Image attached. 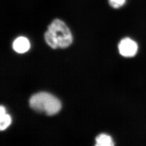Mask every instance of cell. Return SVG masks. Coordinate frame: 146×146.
<instances>
[{"label":"cell","instance_id":"cell-1","mask_svg":"<svg viewBox=\"0 0 146 146\" xmlns=\"http://www.w3.org/2000/svg\"><path fill=\"white\" fill-rule=\"evenodd\" d=\"M46 43L52 48H66L72 44L73 36L65 22L55 19L49 25L44 35Z\"/></svg>","mask_w":146,"mask_h":146},{"label":"cell","instance_id":"cell-2","mask_svg":"<svg viewBox=\"0 0 146 146\" xmlns=\"http://www.w3.org/2000/svg\"><path fill=\"white\" fill-rule=\"evenodd\" d=\"M29 105L34 110L47 115L56 114L61 110V103L59 99L48 93L35 94L29 100Z\"/></svg>","mask_w":146,"mask_h":146},{"label":"cell","instance_id":"cell-3","mask_svg":"<svg viewBox=\"0 0 146 146\" xmlns=\"http://www.w3.org/2000/svg\"><path fill=\"white\" fill-rule=\"evenodd\" d=\"M120 54L125 57H132L136 55L138 49V44L131 39L126 37L121 40L118 44Z\"/></svg>","mask_w":146,"mask_h":146},{"label":"cell","instance_id":"cell-4","mask_svg":"<svg viewBox=\"0 0 146 146\" xmlns=\"http://www.w3.org/2000/svg\"><path fill=\"white\" fill-rule=\"evenodd\" d=\"M31 44L29 40L26 37L20 36L16 39L13 43L14 50L20 54L26 52L30 48Z\"/></svg>","mask_w":146,"mask_h":146},{"label":"cell","instance_id":"cell-5","mask_svg":"<svg viewBox=\"0 0 146 146\" xmlns=\"http://www.w3.org/2000/svg\"><path fill=\"white\" fill-rule=\"evenodd\" d=\"M11 122V117L8 114H6L5 109L1 106L0 108V129L4 130L10 125Z\"/></svg>","mask_w":146,"mask_h":146},{"label":"cell","instance_id":"cell-6","mask_svg":"<svg viewBox=\"0 0 146 146\" xmlns=\"http://www.w3.org/2000/svg\"><path fill=\"white\" fill-rule=\"evenodd\" d=\"M97 144L96 146H114L113 140L111 137L106 134H101L98 135L96 139Z\"/></svg>","mask_w":146,"mask_h":146},{"label":"cell","instance_id":"cell-7","mask_svg":"<svg viewBox=\"0 0 146 146\" xmlns=\"http://www.w3.org/2000/svg\"><path fill=\"white\" fill-rule=\"evenodd\" d=\"M126 0H109L111 6L115 9L119 8L123 5Z\"/></svg>","mask_w":146,"mask_h":146}]
</instances>
